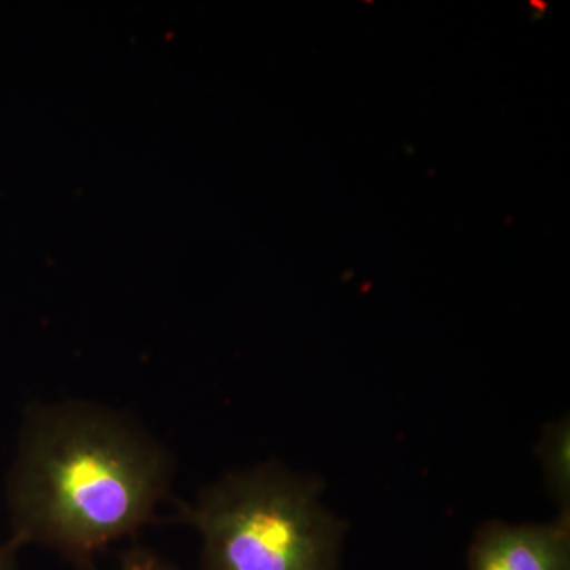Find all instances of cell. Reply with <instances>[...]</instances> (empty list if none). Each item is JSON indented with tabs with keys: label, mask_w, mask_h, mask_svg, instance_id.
<instances>
[{
	"label": "cell",
	"mask_w": 570,
	"mask_h": 570,
	"mask_svg": "<svg viewBox=\"0 0 570 570\" xmlns=\"http://www.w3.org/2000/svg\"><path fill=\"white\" fill-rule=\"evenodd\" d=\"M171 461L129 419L88 403L33 406L7 497L10 543L50 547L77 568L156 520Z\"/></svg>",
	"instance_id": "obj_1"
},
{
	"label": "cell",
	"mask_w": 570,
	"mask_h": 570,
	"mask_svg": "<svg viewBox=\"0 0 570 570\" xmlns=\"http://www.w3.org/2000/svg\"><path fill=\"white\" fill-rule=\"evenodd\" d=\"M322 483L281 464L235 472L179 504L178 521L204 540V570H337L343 521Z\"/></svg>",
	"instance_id": "obj_2"
},
{
	"label": "cell",
	"mask_w": 570,
	"mask_h": 570,
	"mask_svg": "<svg viewBox=\"0 0 570 570\" xmlns=\"http://www.w3.org/2000/svg\"><path fill=\"white\" fill-rule=\"evenodd\" d=\"M469 570H570V517L553 523L489 521L475 534Z\"/></svg>",
	"instance_id": "obj_3"
},
{
	"label": "cell",
	"mask_w": 570,
	"mask_h": 570,
	"mask_svg": "<svg viewBox=\"0 0 570 570\" xmlns=\"http://www.w3.org/2000/svg\"><path fill=\"white\" fill-rule=\"evenodd\" d=\"M543 480L561 515L570 517V422L569 415L543 428L538 444Z\"/></svg>",
	"instance_id": "obj_4"
},
{
	"label": "cell",
	"mask_w": 570,
	"mask_h": 570,
	"mask_svg": "<svg viewBox=\"0 0 570 570\" xmlns=\"http://www.w3.org/2000/svg\"><path fill=\"white\" fill-rule=\"evenodd\" d=\"M119 570H178L163 557L151 550L134 549L126 551L121 558Z\"/></svg>",
	"instance_id": "obj_5"
},
{
	"label": "cell",
	"mask_w": 570,
	"mask_h": 570,
	"mask_svg": "<svg viewBox=\"0 0 570 570\" xmlns=\"http://www.w3.org/2000/svg\"><path fill=\"white\" fill-rule=\"evenodd\" d=\"M0 570H18L17 549L10 542L0 546Z\"/></svg>",
	"instance_id": "obj_6"
}]
</instances>
